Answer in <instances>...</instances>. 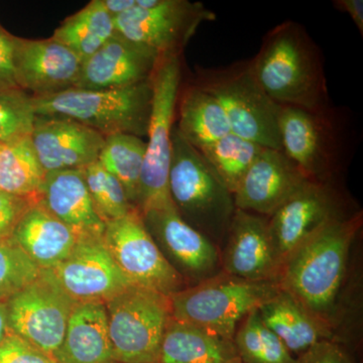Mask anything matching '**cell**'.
<instances>
[{
  "mask_svg": "<svg viewBox=\"0 0 363 363\" xmlns=\"http://www.w3.org/2000/svg\"><path fill=\"white\" fill-rule=\"evenodd\" d=\"M0 363H57L50 355L11 333L0 343Z\"/></svg>",
  "mask_w": 363,
  "mask_h": 363,
  "instance_id": "d590c367",
  "label": "cell"
},
{
  "mask_svg": "<svg viewBox=\"0 0 363 363\" xmlns=\"http://www.w3.org/2000/svg\"><path fill=\"white\" fill-rule=\"evenodd\" d=\"M33 96L21 89L0 90V145L32 133Z\"/></svg>",
  "mask_w": 363,
  "mask_h": 363,
  "instance_id": "836d02e7",
  "label": "cell"
},
{
  "mask_svg": "<svg viewBox=\"0 0 363 363\" xmlns=\"http://www.w3.org/2000/svg\"><path fill=\"white\" fill-rule=\"evenodd\" d=\"M281 150L313 181H321L330 168V131L321 113L281 106L279 118Z\"/></svg>",
  "mask_w": 363,
  "mask_h": 363,
  "instance_id": "ffe728a7",
  "label": "cell"
},
{
  "mask_svg": "<svg viewBox=\"0 0 363 363\" xmlns=\"http://www.w3.org/2000/svg\"><path fill=\"white\" fill-rule=\"evenodd\" d=\"M233 340L171 317L157 363H240Z\"/></svg>",
  "mask_w": 363,
  "mask_h": 363,
  "instance_id": "d4e9b609",
  "label": "cell"
},
{
  "mask_svg": "<svg viewBox=\"0 0 363 363\" xmlns=\"http://www.w3.org/2000/svg\"><path fill=\"white\" fill-rule=\"evenodd\" d=\"M179 133L196 150H201L231 133L230 124L219 102L199 86H189L179 95Z\"/></svg>",
  "mask_w": 363,
  "mask_h": 363,
  "instance_id": "484cf974",
  "label": "cell"
},
{
  "mask_svg": "<svg viewBox=\"0 0 363 363\" xmlns=\"http://www.w3.org/2000/svg\"><path fill=\"white\" fill-rule=\"evenodd\" d=\"M40 198L21 197L0 191V241L11 240L18 222Z\"/></svg>",
  "mask_w": 363,
  "mask_h": 363,
  "instance_id": "e575fe53",
  "label": "cell"
},
{
  "mask_svg": "<svg viewBox=\"0 0 363 363\" xmlns=\"http://www.w3.org/2000/svg\"><path fill=\"white\" fill-rule=\"evenodd\" d=\"M259 313L267 328L295 357H302L323 341L338 340L332 329L283 290L260 306Z\"/></svg>",
  "mask_w": 363,
  "mask_h": 363,
  "instance_id": "cb8c5ba5",
  "label": "cell"
},
{
  "mask_svg": "<svg viewBox=\"0 0 363 363\" xmlns=\"http://www.w3.org/2000/svg\"><path fill=\"white\" fill-rule=\"evenodd\" d=\"M196 85L221 105L231 133L267 149L281 150L279 130L281 106L262 89L250 63L205 71Z\"/></svg>",
  "mask_w": 363,
  "mask_h": 363,
  "instance_id": "52a82bcc",
  "label": "cell"
},
{
  "mask_svg": "<svg viewBox=\"0 0 363 363\" xmlns=\"http://www.w3.org/2000/svg\"><path fill=\"white\" fill-rule=\"evenodd\" d=\"M360 225L359 214L326 224L279 267L277 283L281 290L332 330L337 322L351 247Z\"/></svg>",
  "mask_w": 363,
  "mask_h": 363,
  "instance_id": "6da1fadb",
  "label": "cell"
},
{
  "mask_svg": "<svg viewBox=\"0 0 363 363\" xmlns=\"http://www.w3.org/2000/svg\"><path fill=\"white\" fill-rule=\"evenodd\" d=\"M222 271L253 281H277L279 262L267 217L236 209L221 252Z\"/></svg>",
  "mask_w": 363,
  "mask_h": 363,
  "instance_id": "d6986e66",
  "label": "cell"
},
{
  "mask_svg": "<svg viewBox=\"0 0 363 363\" xmlns=\"http://www.w3.org/2000/svg\"><path fill=\"white\" fill-rule=\"evenodd\" d=\"M181 79L180 55L160 57L150 79L152 111L138 193V210L140 213L173 203L169 194V171Z\"/></svg>",
  "mask_w": 363,
  "mask_h": 363,
  "instance_id": "8992f818",
  "label": "cell"
},
{
  "mask_svg": "<svg viewBox=\"0 0 363 363\" xmlns=\"http://www.w3.org/2000/svg\"><path fill=\"white\" fill-rule=\"evenodd\" d=\"M334 6L339 11L347 13L357 26L358 30L363 33V1L362 0H337Z\"/></svg>",
  "mask_w": 363,
  "mask_h": 363,
  "instance_id": "f35d334b",
  "label": "cell"
},
{
  "mask_svg": "<svg viewBox=\"0 0 363 363\" xmlns=\"http://www.w3.org/2000/svg\"><path fill=\"white\" fill-rule=\"evenodd\" d=\"M116 35L113 18L105 9L104 0H92L67 18L51 38L69 48L83 63Z\"/></svg>",
  "mask_w": 363,
  "mask_h": 363,
  "instance_id": "4316f807",
  "label": "cell"
},
{
  "mask_svg": "<svg viewBox=\"0 0 363 363\" xmlns=\"http://www.w3.org/2000/svg\"><path fill=\"white\" fill-rule=\"evenodd\" d=\"M264 147L231 133L207 147L200 154L233 194Z\"/></svg>",
  "mask_w": 363,
  "mask_h": 363,
  "instance_id": "f546056e",
  "label": "cell"
},
{
  "mask_svg": "<svg viewBox=\"0 0 363 363\" xmlns=\"http://www.w3.org/2000/svg\"><path fill=\"white\" fill-rule=\"evenodd\" d=\"M14 74L20 89L33 97L52 96L75 87L82 61L52 40L16 38Z\"/></svg>",
  "mask_w": 363,
  "mask_h": 363,
  "instance_id": "9a60e30c",
  "label": "cell"
},
{
  "mask_svg": "<svg viewBox=\"0 0 363 363\" xmlns=\"http://www.w3.org/2000/svg\"><path fill=\"white\" fill-rule=\"evenodd\" d=\"M104 4L114 20L117 16L133 9L135 6V0H104Z\"/></svg>",
  "mask_w": 363,
  "mask_h": 363,
  "instance_id": "ab89813d",
  "label": "cell"
},
{
  "mask_svg": "<svg viewBox=\"0 0 363 363\" xmlns=\"http://www.w3.org/2000/svg\"><path fill=\"white\" fill-rule=\"evenodd\" d=\"M200 2L188 0H135V6L114 18L116 33L145 45L160 56L180 55L199 26L215 20Z\"/></svg>",
  "mask_w": 363,
  "mask_h": 363,
  "instance_id": "9c48e42d",
  "label": "cell"
},
{
  "mask_svg": "<svg viewBox=\"0 0 363 363\" xmlns=\"http://www.w3.org/2000/svg\"><path fill=\"white\" fill-rule=\"evenodd\" d=\"M250 66L272 101L322 113L327 88L319 54L297 23L274 28Z\"/></svg>",
  "mask_w": 363,
  "mask_h": 363,
  "instance_id": "7a4b0ae2",
  "label": "cell"
},
{
  "mask_svg": "<svg viewBox=\"0 0 363 363\" xmlns=\"http://www.w3.org/2000/svg\"><path fill=\"white\" fill-rule=\"evenodd\" d=\"M160 55L145 45L116 33L94 55L85 60L75 87L104 90L147 82L159 63Z\"/></svg>",
  "mask_w": 363,
  "mask_h": 363,
  "instance_id": "ac0fdd59",
  "label": "cell"
},
{
  "mask_svg": "<svg viewBox=\"0 0 363 363\" xmlns=\"http://www.w3.org/2000/svg\"><path fill=\"white\" fill-rule=\"evenodd\" d=\"M13 333L9 324V316H7L6 303L0 301V343Z\"/></svg>",
  "mask_w": 363,
  "mask_h": 363,
  "instance_id": "60d3db41",
  "label": "cell"
},
{
  "mask_svg": "<svg viewBox=\"0 0 363 363\" xmlns=\"http://www.w3.org/2000/svg\"><path fill=\"white\" fill-rule=\"evenodd\" d=\"M298 359V363H355L350 351L339 340L317 344Z\"/></svg>",
  "mask_w": 363,
  "mask_h": 363,
  "instance_id": "8d00e7d4",
  "label": "cell"
},
{
  "mask_svg": "<svg viewBox=\"0 0 363 363\" xmlns=\"http://www.w3.org/2000/svg\"><path fill=\"white\" fill-rule=\"evenodd\" d=\"M152 81L116 89L72 88L52 96L33 97L35 116H63L102 135L147 136L152 111Z\"/></svg>",
  "mask_w": 363,
  "mask_h": 363,
  "instance_id": "277c9868",
  "label": "cell"
},
{
  "mask_svg": "<svg viewBox=\"0 0 363 363\" xmlns=\"http://www.w3.org/2000/svg\"><path fill=\"white\" fill-rule=\"evenodd\" d=\"M105 307L116 363H157L172 317L169 297L133 285Z\"/></svg>",
  "mask_w": 363,
  "mask_h": 363,
  "instance_id": "ba28073f",
  "label": "cell"
},
{
  "mask_svg": "<svg viewBox=\"0 0 363 363\" xmlns=\"http://www.w3.org/2000/svg\"><path fill=\"white\" fill-rule=\"evenodd\" d=\"M147 142L138 136L119 133L106 136L98 162L121 182L128 201L138 209L140 175Z\"/></svg>",
  "mask_w": 363,
  "mask_h": 363,
  "instance_id": "f1b7e54d",
  "label": "cell"
},
{
  "mask_svg": "<svg viewBox=\"0 0 363 363\" xmlns=\"http://www.w3.org/2000/svg\"><path fill=\"white\" fill-rule=\"evenodd\" d=\"M281 290L277 281H253L223 271L169 297L172 317L233 340L240 322Z\"/></svg>",
  "mask_w": 363,
  "mask_h": 363,
  "instance_id": "5b68a950",
  "label": "cell"
},
{
  "mask_svg": "<svg viewBox=\"0 0 363 363\" xmlns=\"http://www.w3.org/2000/svg\"><path fill=\"white\" fill-rule=\"evenodd\" d=\"M40 272L42 269L13 240L0 241V301L6 302Z\"/></svg>",
  "mask_w": 363,
  "mask_h": 363,
  "instance_id": "d6a6232c",
  "label": "cell"
},
{
  "mask_svg": "<svg viewBox=\"0 0 363 363\" xmlns=\"http://www.w3.org/2000/svg\"><path fill=\"white\" fill-rule=\"evenodd\" d=\"M79 238L39 200L28 208L11 240L40 269H52L70 255Z\"/></svg>",
  "mask_w": 363,
  "mask_h": 363,
  "instance_id": "7402d4cb",
  "label": "cell"
},
{
  "mask_svg": "<svg viewBox=\"0 0 363 363\" xmlns=\"http://www.w3.org/2000/svg\"><path fill=\"white\" fill-rule=\"evenodd\" d=\"M140 214L155 242L187 286L222 272L218 247L184 220L173 203Z\"/></svg>",
  "mask_w": 363,
  "mask_h": 363,
  "instance_id": "7c38bea8",
  "label": "cell"
},
{
  "mask_svg": "<svg viewBox=\"0 0 363 363\" xmlns=\"http://www.w3.org/2000/svg\"><path fill=\"white\" fill-rule=\"evenodd\" d=\"M45 176L30 135L0 145V191L39 198Z\"/></svg>",
  "mask_w": 363,
  "mask_h": 363,
  "instance_id": "83f0119b",
  "label": "cell"
},
{
  "mask_svg": "<svg viewBox=\"0 0 363 363\" xmlns=\"http://www.w3.org/2000/svg\"><path fill=\"white\" fill-rule=\"evenodd\" d=\"M169 194L177 211L188 224L217 247L225 241L236 210L233 194L176 126L172 135Z\"/></svg>",
  "mask_w": 363,
  "mask_h": 363,
  "instance_id": "3957f363",
  "label": "cell"
},
{
  "mask_svg": "<svg viewBox=\"0 0 363 363\" xmlns=\"http://www.w3.org/2000/svg\"><path fill=\"white\" fill-rule=\"evenodd\" d=\"M311 179L281 150L264 147L233 194L236 209L269 217Z\"/></svg>",
  "mask_w": 363,
  "mask_h": 363,
  "instance_id": "e0dca14e",
  "label": "cell"
},
{
  "mask_svg": "<svg viewBox=\"0 0 363 363\" xmlns=\"http://www.w3.org/2000/svg\"><path fill=\"white\" fill-rule=\"evenodd\" d=\"M241 363V362H240Z\"/></svg>",
  "mask_w": 363,
  "mask_h": 363,
  "instance_id": "b9f144b4",
  "label": "cell"
},
{
  "mask_svg": "<svg viewBox=\"0 0 363 363\" xmlns=\"http://www.w3.org/2000/svg\"><path fill=\"white\" fill-rule=\"evenodd\" d=\"M6 303L11 332L54 358L77 303L67 295L51 269H42L33 283Z\"/></svg>",
  "mask_w": 363,
  "mask_h": 363,
  "instance_id": "30bf717a",
  "label": "cell"
},
{
  "mask_svg": "<svg viewBox=\"0 0 363 363\" xmlns=\"http://www.w3.org/2000/svg\"><path fill=\"white\" fill-rule=\"evenodd\" d=\"M82 173L93 205L105 224L123 218L136 209L128 201L121 182L107 172L99 162L86 167Z\"/></svg>",
  "mask_w": 363,
  "mask_h": 363,
  "instance_id": "1f68e13d",
  "label": "cell"
},
{
  "mask_svg": "<svg viewBox=\"0 0 363 363\" xmlns=\"http://www.w3.org/2000/svg\"><path fill=\"white\" fill-rule=\"evenodd\" d=\"M233 343L241 363H298V358L262 322L259 309L240 322Z\"/></svg>",
  "mask_w": 363,
  "mask_h": 363,
  "instance_id": "4dcf8cb0",
  "label": "cell"
},
{
  "mask_svg": "<svg viewBox=\"0 0 363 363\" xmlns=\"http://www.w3.org/2000/svg\"><path fill=\"white\" fill-rule=\"evenodd\" d=\"M51 271L77 304L105 305L133 286L112 259L102 236H80L70 255Z\"/></svg>",
  "mask_w": 363,
  "mask_h": 363,
  "instance_id": "5bb4252c",
  "label": "cell"
},
{
  "mask_svg": "<svg viewBox=\"0 0 363 363\" xmlns=\"http://www.w3.org/2000/svg\"><path fill=\"white\" fill-rule=\"evenodd\" d=\"M40 202L79 236H102L105 223L98 215L82 169L45 174Z\"/></svg>",
  "mask_w": 363,
  "mask_h": 363,
  "instance_id": "44dd1931",
  "label": "cell"
},
{
  "mask_svg": "<svg viewBox=\"0 0 363 363\" xmlns=\"http://www.w3.org/2000/svg\"><path fill=\"white\" fill-rule=\"evenodd\" d=\"M16 38L0 25V90L20 89L13 65Z\"/></svg>",
  "mask_w": 363,
  "mask_h": 363,
  "instance_id": "74e56055",
  "label": "cell"
},
{
  "mask_svg": "<svg viewBox=\"0 0 363 363\" xmlns=\"http://www.w3.org/2000/svg\"><path fill=\"white\" fill-rule=\"evenodd\" d=\"M342 217L346 216L335 191L326 182H308L267 217L269 236L279 267L313 234Z\"/></svg>",
  "mask_w": 363,
  "mask_h": 363,
  "instance_id": "4fadbf2b",
  "label": "cell"
},
{
  "mask_svg": "<svg viewBox=\"0 0 363 363\" xmlns=\"http://www.w3.org/2000/svg\"><path fill=\"white\" fill-rule=\"evenodd\" d=\"M102 240L133 285L168 297L187 286L155 242L138 209L105 224Z\"/></svg>",
  "mask_w": 363,
  "mask_h": 363,
  "instance_id": "8fae6325",
  "label": "cell"
},
{
  "mask_svg": "<svg viewBox=\"0 0 363 363\" xmlns=\"http://www.w3.org/2000/svg\"><path fill=\"white\" fill-rule=\"evenodd\" d=\"M30 138L45 174L94 164L105 143L101 133L63 116H35Z\"/></svg>",
  "mask_w": 363,
  "mask_h": 363,
  "instance_id": "2e32d148",
  "label": "cell"
},
{
  "mask_svg": "<svg viewBox=\"0 0 363 363\" xmlns=\"http://www.w3.org/2000/svg\"><path fill=\"white\" fill-rule=\"evenodd\" d=\"M54 359L57 363H116L104 304L75 306Z\"/></svg>",
  "mask_w": 363,
  "mask_h": 363,
  "instance_id": "603a6c76",
  "label": "cell"
}]
</instances>
